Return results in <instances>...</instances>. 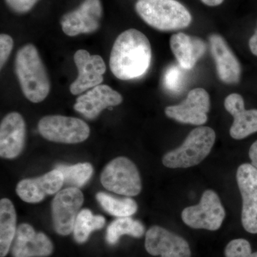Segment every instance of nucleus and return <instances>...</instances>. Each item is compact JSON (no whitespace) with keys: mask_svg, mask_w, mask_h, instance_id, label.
Instances as JSON below:
<instances>
[{"mask_svg":"<svg viewBox=\"0 0 257 257\" xmlns=\"http://www.w3.org/2000/svg\"><path fill=\"white\" fill-rule=\"evenodd\" d=\"M152 57V47L148 38L136 29H128L115 40L111 51L109 67L116 78L132 80L147 73Z\"/></svg>","mask_w":257,"mask_h":257,"instance_id":"1","label":"nucleus"},{"mask_svg":"<svg viewBox=\"0 0 257 257\" xmlns=\"http://www.w3.org/2000/svg\"><path fill=\"white\" fill-rule=\"evenodd\" d=\"M15 69L22 91L28 100L40 103L46 99L50 92V78L35 45L28 44L19 50Z\"/></svg>","mask_w":257,"mask_h":257,"instance_id":"2","label":"nucleus"},{"mask_svg":"<svg viewBox=\"0 0 257 257\" xmlns=\"http://www.w3.org/2000/svg\"><path fill=\"white\" fill-rule=\"evenodd\" d=\"M135 10L145 23L159 31L182 30L192 21L190 12L177 0H138Z\"/></svg>","mask_w":257,"mask_h":257,"instance_id":"3","label":"nucleus"},{"mask_svg":"<svg viewBox=\"0 0 257 257\" xmlns=\"http://www.w3.org/2000/svg\"><path fill=\"white\" fill-rule=\"evenodd\" d=\"M216 133L209 126H199L190 132L178 148L167 152L162 163L171 169L189 168L200 164L210 153Z\"/></svg>","mask_w":257,"mask_h":257,"instance_id":"4","label":"nucleus"},{"mask_svg":"<svg viewBox=\"0 0 257 257\" xmlns=\"http://www.w3.org/2000/svg\"><path fill=\"white\" fill-rule=\"evenodd\" d=\"M104 188L120 195L135 197L142 191L140 172L133 161L119 157L106 165L101 174Z\"/></svg>","mask_w":257,"mask_h":257,"instance_id":"5","label":"nucleus"},{"mask_svg":"<svg viewBox=\"0 0 257 257\" xmlns=\"http://www.w3.org/2000/svg\"><path fill=\"white\" fill-rule=\"evenodd\" d=\"M38 130L42 138L57 143H81L90 135V128L85 121L62 115L44 116L39 121Z\"/></svg>","mask_w":257,"mask_h":257,"instance_id":"6","label":"nucleus"},{"mask_svg":"<svg viewBox=\"0 0 257 257\" xmlns=\"http://www.w3.org/2000/svg\"><path fill=\"white\" fill-rule=\"evenodd\" d=\"M226 213L219 196L208 189L197 205L185 208L182 213L184 224L193 229L216 231L221 227Z\"/></svg>","mask_w":257,"mask_h":257,"instance_id":"7","label":"nucleus"},{"mask_svg":"<svg viewBox=\"0 0 257 257\" xmlns=\"http://www.w3.org/2000/svg\"><path fill=\"white\" fill-rule=\"evenodd\" d=\"M84 203L82 191L67 187L56 194L52 204V220L57 234L67 236L73 232L76 219Z\"/></svg>","mask_w":257,"mask_h":257,"instance_id":"8","label":"nucleus"},{"mask_svg":"<svg viewBox=\"0 0 257 257\" xmlns=\"http://www.w3.org/2000/svg\"><path fill=\"white\" fill-rule=\"evenodd\" d=\"M102 14L100 0H84L77 9L67 13L61 19L62 31L69 37L93 33L100 27Z\"/></svg>","mask_w":257,"mask_h":257,"instance_id":"9","label":"nucleus"},{"mask_svg":"<svg viewBox=\"0 0 257 257\" xmlns=\"http://www.w3.org/2000/svg\"><path fill=\"white\" fill-rule=\"evenodd\" d=\"M236 181L242 197L241 223L251 234H257V169L251 164L240 165Z\"/></svg>","mask_w":257,"mask_h":257,"instance_id":"10","label":"nucleus"},{"mask_svg":"<svg viewBox=\"0 0 257 257\" xmlns=\"http://www.w3.org/2000/svg\"><path fill=\"white\" fill-rule=\"evenodd\" d=\"M209 109V94L202 88H196L188 93L187 98L180 104L167 106L165 114L182 124L203 125L207 121Z\"/></svg>","mask_w":257,"mask_h":257,"instance_id":"11","label":"nucleus"},{"mask_svg":"<svg viewBox=\"0 0 257 257\" xmlns=\"http://www.w3.org/2000/svg\"><path fill=\"white\" fill-rule=\"evenodd\" d=\"M74 61L78 76L69 87L72 94L77 95L103 82L106 65L100 56L91 55L87 50H79L74 54Z\"/></svg>","mask_w":257,"mask_h":257,"instance_id":"12","label":"nucleus"},{"mask_svg":"<svg viewBox=\"0 0 257 257\" xmlns=\"http://www.w3.org/2000/svg\"><path fill=\"white\" fill-rule=\"evenodd\" d=\"M145 248L152 256L191 257L188 242L182 236L160 226H153L146 233Z\"/></svg>","mask_w":257,"mask_h":257,"instance_id":"13","label":"nucleus"},{"mask_svg":"<svg viewBox=\"0 0 257 257\" xmlns=\"http://www.w3.org/2000/svg\"><path fill=\"white\" fill-rule=\"evenodd\" d=\"M53 250V243L46 234L37 233L31 225H19L12 245L13 257H46Z\"/></svg>","mask_w":257,"mask_h":257,"instance_id":"14","label":"nucleus"},{"mask_svg":"<svg viewBox=\"0 0 257 257\" xmlns=\"http://www.w3.org/2000/svg\"><path fill=\"white\" fill-rule=\"evenodd\" d=\"M63 175L57 169L37 178L25 179L19 182L16 192L24 202L38 203L47 196L57 194L63 187Z\"/></svg>","mask_w":257,"mask_h":257,"instance_id":"15","label":"nucleus"},{"mask_svg":"<svg viewBox=\"0 0 257 257\" xmlns=\"http://www.w3.org/2000/svg\"><path fill=\"white\" fill-rule=\"evenodd\" d=\"M122 96L106 84H99L79 96L74 105V110L87 119H94L109 106L122 102Z\"/></svg>","mask_w":257,"mask_h":257,"instance_id":"16","label":"nucleus"},{"mask_svg":"<svg viewBox=\"0 0 257 257\" xmlns=\"http://www.w3.org/2000/svg\"><path fill=\"white\" fill-rule=\"evenodd\" d=\"M26 125L18 112L7 114L0 124V156L15 159L23 152L25 145Z\"/></svg>","mask_w":257,"mask_h":257,"instance_id":"17","label":"nucleus"},{"mask_svg":"<svg viewBox=\"0 0 257 257\" xmlns=\"http://www.w3.org/2000/svg\"><path fill=\"white\" fill-rule=\"evenodd\" d=\"M209 44L219 79L228 84L239 82L241 65L224 39L217 34H213L209 37Z\"/></svg>","mask_w":257,"mask_h":257,"instance_id":"18","label":"nucleus"},{"mask_svg":"<svg viewBox=\"0 0 257 257\" xmlns=\"http://www.w3.org/2000/svg\"><path fill=\"white\" fill-rule=\"evenodd\" d=\"M226 110L234 117L229 133L234 140H240L257 133V109H245L242 96L236 93L226 96L224 101Z\"/></svg>","mask_w":257,"mask_h":257,"instance_id":"19","label":"nucleus"},{"mask_svg":"<svg viewBox=\"0 0 257 257\" xmlns=\"http://www.w3.org/2000/svg\"><path fill=\"white\" fill-rule=\"evenodd\" d=\"M170 47L179 65L184 69L194 68L207 50L205 42L202 39L182 32L171 37Z\"/></svg>","mask_w":257,"mask_h":257,"instance_id":"20","label":"nucleus"},{"mask_svg":"<svg viewBox=\"0 0 257 257\" xmlns=\"http://www.w3.org/2000/svg\"><path fill=\"white\" fill-rule=\"evenodd\" d=\"M17 215L13 202L8 199L0 201V256H7L16 234Z\"/></svg>","mask_w":257,"mask_h":257,"instance_id":"21","label":"nucleus"},{"mask_svg":"<svg viewBox=\"0 0 257 257\" xmlns=\"http://www.w3.org/2000/svg\"><path fill=\"white\" fill-rule=\"evenodd\" d=\"M145 226L140 221L135 220L130 216L117 218L106 229V242L115 245L124 235L140 238L145 234Z\"/></svg>","mask_w":257,"mask_h":257,"instance_id":"22","label":"nucleus"},{"mask_svg":"<svg viewBox=\"0 0 257 257\" xmlns=\"http://www.w3.org/2000/svg\"><path fill=\"white\" fill-rule=\"evenodd\" d=\"M96 199L101 208L116 217H127L137 212L138 204L132 198H117L105 192H98Z\"/></svg>","mask_w":257,"mask_h":257,"instance_id":"23","label":"nucleus"},{"mask_svg":"<svg viewBox=\"0 0 257 257\" xmlns=\"http://www.w3.org/2000/svg\"><path fill=\"white\" fill-rule=\"evenodd\" d=\"M105 223L104 216L94 215L92 211L88 209H82L79 211L74 226L73 236L76 242H86L91 233L102 229Z\"/></svg>","mask_w":257,"mask_h":257,"instance_id":"24","label":"nucleus"},{"mask_svg":"<svg viewBox=\"0 0 257 257\" xmlns=\"http://www.w3.org/2000/svg\"><path fill=\"white\" fill-rule=\"evenodd\" d=\"M55 169L60 170L63 175L64 184L69 187L79 188L89 182L93 175L92 165L88 162L73 165H57Z\"/></svg>","mask_w":257,"mask_h":257,"instance_id":"25","label":"nucleus"},{"mask_svg":"<svg viewBox=\"0 0 257 257\" xmlns=\"http://www.w3.org/2000/svg\"><path fill=\"white\" fill-rule=\"evenodd\" d=\"M180 66L171 65L166 69L163 83L166 89L172 92H179L184 86V75Z\"/></svg>","mask_w":257,"mask_h":257,"instance_id":"26","label":"nucleus"},{"mask_svg":"<svg viewBox=\"0 0 257 257\" xmlns=\"http://www.w3.org/2000/svg\"><path fill=\"white\" fill-rule=\"evenodd\" d=\"M224 255L225 257H257V251L252 252L247 240L236 239L226 245Z\"/></svg>","mask_w":257,"mask_h":257,"instance_id":"27","label":"nucleus"},{"mask_svg":"<svg viewBox=\"0 0 257 257\" xmlns=\"http://www.w3.org/2000/svg\"><path fill=\"white\" fill-rule=\"evenodd\" d=\"M14 46L13 37L6 34L0 35V67L3 69Z\"/></svg>","mask_w":257,"mask_h":257,"instance_id":"28","label":"nucleus"},{"mask_svg":"<svg viewBox=\"0 0 257 257\" xmlns=\"http://www.w3.org/2000/svg\"><path fill=\"white\" fill-rule=\"evenodd\" d=\"M40 0H5L10 9L18 14L28 13Z\"/></svg>","mask_w":257,"mask_h":257,"instance_id":"29","label":"nucleus"},{"mask_svg":"<svg viewBox=\"0 0 257 257\" xmlns=\"http://www.w3.org/2000/svg\"><path fill=\"white\" fill-rule=\"evenodd\" d=\"M248 156L251 161V165L257 169V141L253 143L250 147Z\"/></svg>","mask_w":257,"mask_h":257,"instance_id":"30","label":"nucleus"},{"mask_svg":"<svg viewBox=\"0 0 257 257\" xmlns=\"http://www.w3.org/2000/svg\"><path fill=\"white\" fill-rule=\"evenodd\" d=\"M250 50L252 52L253 55L257 56V29L252 37L250 38L248 42Z\"/></svg>","mask_w":257,"mask_h":257,"instance_id":"31","label":"nucleus"},{"mask_svg":"<svg viewBox=\"0 0 257 257\" xmlns=\"http://www.w3.org/2000/svg\"><path fill=\"white\" fill-rule=\"evenodd\" d=\"M202 3L209 7H216L222 4L224 0H201Z\"/></svg>","mask_w":257,"mask_h":257,"instance_id":"32","label":"nucleus"}]
</instances>
